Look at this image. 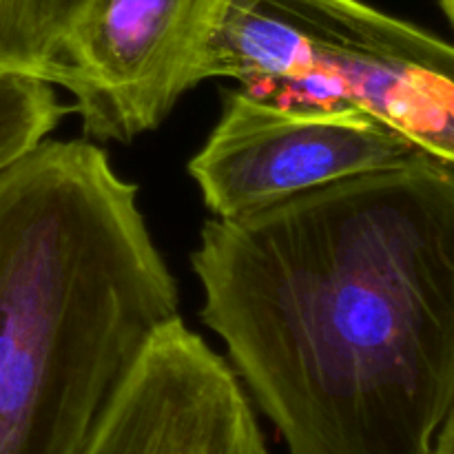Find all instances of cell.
Masks as SVG:
<instances>
[{
	"label": "cell",
	"mask_w": 454,
	"mask_h": 454,
	"mask_svg": "<svg viewBox=\"0 0 454 454\" xmlns=\"http://www.w3.org/2000/svg\"><path fill=\"white\" fill-rule=\"evenodd\" d=\"M82 4H84V0H40L44 34H47L49 44H51V60H53V53H56L58 40H60L62 31H65V27L69 25V20L74 18V13L78 12Z\"/></svg>",
	"instance_id": "9c48e42d"
},
{
	"label": "cell",
	"mask_w": 454,
	"mask_h": 454,
	"mask_svg": "<svg viewBox=\"0 0 454 454\" xmlns=\"http://www.w3.org/2000/svg\"><path fill=\"white\" fill-rule=\"evenodd\" d=\"M202 322L288 454H430L454 399V167L417 153L191 255Z\"/></svg>",
	"instance_id": "6da1fadb"
},
{
	"label": "cell",
	"mask_w": 454,
	"mask_h": 454,
	"mask_svg": "<svg viewBox=\"0 0 454 454\" xmlns=\"http://www.w3.org/2000/svg\"><path fill=\"white\" fill-rule=\"evenodd\" d=\"M233 0H84L58 40L47 82L74 96L91 142L129 145L208 80Z\"/></svg>",
	"instance_id": "277c9868"
},
{
	"label": "cell",
	"mask_w": 454,
	"mask_h": 454,
	"mask_svg": "<svg viewBox=\"0 0 454 454\" xmlns=\"http://www.w3.org/2000/svg\"><path fill=\"white\" fill-rule=\"evenodd\" d=\"M208 78L357 109L454 167V44L362 0H233Z\"/></svg>",
	"instance_id": "3957f363"
},
{
	"label": "cell",
	"mask_w": 454,
	"mask_h": 454,
	"mask_svg": "<svg viewBox=\"0 0 454 454\" xmlns=\"http://www.w3.org/2000/svg\"><path fill=\"white\" fill-rule=\"evenodd\" d=\"M82 454H269L239 377L182 317L155 331Z\"/></svg>",
	"instance_id": "8992f818"
},
{
	"label": "cell",
	"mask_w": 454,
	"mask_h": 454,
	"mask_svg": "<svg viewBox=\"0 0 454 454\" xmlns=\"http://www.w3.org/2000/svg\"><path fill=\"white\" fill-rule=\"evenodd\" d=\"M430 454H454V399L450 403V411H448L446 419L442 421L437 430V437H434L433 452Z\"/></svg>",
	"instance_id": "30bf717a"
},
{
	"label": "cell",
	"mask_w": 454,
	"mask_h": 454,
	"mask_svg": "<svg viewBox=\"0 0 454 454\" xmlns=\"http://www.w3.org/2000/svg\"><path fill=\"white\" fill-rule=\"evenodd\" d=\"M180 293L91 140H44L0 173V454H82Z\"/></svg>",
	"instance_id": "7a4b0ae2"
},
{
	"label": "cell",
	"mask_w": 454,
	"mask_h": 454,
	"mask_svg": "<svg viewBox=\"0 0 454 454\" xmlns=\"http://www.w3.org/2000/svg\"><path fill=\"white\" fill-rule=\"evenodd\" d=\"M69 111L44 80L0 71V173L43 145Z\"/></svg>",
	"instance_id": "52a82bcc"
},
{
	"label": "cell",
	"mask_w": 454,
	"mask_h": 454,
	"mask_svg": "<svg viewBox=\"0 0 454 454\" xmlns=\"http://www.w3.org/2000/svg\"><path fill=\"white\" fill-rule=\"evenodd\" d=\"M417 153L424 151L357 109L273 100L242 87L224 96L189 176L213 217L233 220Z\"/></svg>",
	"instance_id": "5b68a950"
},
{
	"label": "cell",
	"mask_w": 454,
	"mask_h": 454,
	"mask_svg": "<svg viewBox=\"0 0 454 454\" xmlns=\"http://www.w3.org/2000/svg\"><path fill=\"white\" fill-rule=\"evenodd\" d=\"M439 3H442L443 12H446V16H448V20H450L452 27H454V0H439Z\"/></svg>",
	"instance_id": "8fae6325"
},
{
	"label": "cell",
	"mask_w": 454,
	"mask_h": 454,
	"mask_svg": "<svg viewBox=\"0 0 454 454\" xmlns=\"http://www.w3.org/2000/svg\"><path fill=\"white\" fill-rule=\"evenodd\" d=\"M49 65L51 44L44 34L40 0H0V71L44 80Z\"/></svg>",
	"instance_id": "ba28073f"
}]
</instances>
